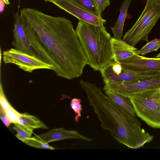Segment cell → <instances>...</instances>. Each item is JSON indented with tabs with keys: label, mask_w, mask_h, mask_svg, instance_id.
I'll return each mask as SVG.
<instances>
[{
	"label": "cell",
	"mask_w": 160,
	"mask_h": 160,
	"mask_svg": "<svg viewBox=\"0 0 160 160\" xmlns=\"http://www.w3.org/2000/svg\"><path fill=\"white\" fill-rule=\"evenodd\" d=\"M96 16L101 17L100 12L94 0H72Z\"/></svg>",
	"instance_id": "obj_17"
},
{
	"label": "cell",
	"mask_w": 160,
	"mask_h": 160,
	"mask_svg": "<svg viewBox=\"0 0 160 160\" xmlns=\"http://www.w3.org/2000/svg\"><path fill=\"white\" fill-rule=\"evenodd\" d=\"M132 0H124L121 5L120 14L117 21L114 26L111 28L112 31L113 37L121 39L123 29L127 14L129 5Z\"/></svg>",
	"instance_id": "obj_14"
},
{
	"label": "cell",
	"mask_w": 160,
	"mask_h": 160,
	"mask_svg": "<svg viewBox=\"0 0 160 160\" xmlns=\"http://www.w3.org/2000/svg\"><path fill=\"white\" fill-rule=\"evenodd\" d=\"M75 31L89 65L100 70L113 60L112 37L103 25H97L79 20Z\"/></svg>",
	"instance_id": "obj_3"
},
{
	"label": "cell",
	"mask_w": 160,
	"mask_h": 160,
	"mask_svg": "<svg viewBox=\"0 0 160 160\" xmlns=\"http://www.w3.org/2000/svg\"><path fill=\"white\" fill-rule=\"evenodd\" d=\"M6 115L12 123L19 122L20 113L12 107L5 110Z\"/></svg>",
	"instance_id": "obj_22"
},
{
	"label": "cell",
	"mask_w": 160,
	"mask_h": 160,
	"mask_svg": "<svg viewBox=\"0 0 160 160\" xmlns=\"http://www.w3.org/2000/svg\"><path fill=\"white\" fill-rule=\"evenodd\" d=\"M113 60L118 62L135 54L137 49L127 44L123 40L112 37L111 40Z\"/></svg>",
	"instance_id": "obj_13"
},
{
	"label": "cell",
	"mask_w": 160,
	"mask_h": 160,
	"mask_svg": "<svg viewBox=\"0 0 160 160\" xmlns=\"http://www.w3.org/2000/svg\"><path fill=\"white\" fill-rule=\"evenodd\" d=\"M160 57V52L158 53L156 56V58H159Z\"/></svg>",
	"instance_id": "obj_28"
},
{
	"label": "cell",
	"mask_w": 160,
	"mask_h": 160,
	"mask_svg": "<svg viewBox=\"0 0 160 160\" xmlns=\"http://www.w3.org/2000/svg\"><path fill=\"white\" fill-rule=\"evenodd\" d=\"M22 142L28 145L36 148L51 150L55 149L53 147L49 145L48 143L34 137L25 139Z\"/></svg>",
	"instance_id": "obj_20"
},
{
	"label": "cell",
	"mask_w": 160,
	"mask_h": 160,
	"mask_svg": "<svg viewBox=\"0 0 160 160\" xmlns=\"http://www.w3.org/2000/svg\"><path fill=\"white\" fill-rule=\"evenodd\" d=\"M21 23L37 57L58 76L80 77L88 60L72 22L32 8L20 11Z\"/></svg>",
	"instance_id": "obj_1"
},
{
	"label": "cell",
	"mask_w": 160,
	"mask_h": 160,
	"mask_svg": "<svg viewBox=\"0 0 160 160\" xmlns=\"http://www.w3.org/2000/svg\"><path fill=\"white\" fill-rule=\"evenodd\" d=\"M59 8L75 16L79 20L97 25H103L106 21L85 9L72 0H53Z\"/></svg>",
	"instance_id": "obj_8"
},
{
	"label": "cell",
	"mask_w": 160,
	"mask_h": 160,
	"mask_svg": "<svg viewBox=\"0 0 160 160\" xmlns=\"http://www.w3.org/2000/svg\"><path fill=\"white\" fill-rule=\"evenodd\" d=\"M104 82H128L142 79L157 74L158 72H137L124 69L118 74L113 73L108 65L100 70Z\"/></svg>",
	"instance_id": "obj_10"
},
{
	"label": "cell",
	"mask_w": 160,
	"mask_h": 160,
	"mask_svg": "<svg viewBox=\"0 0 160 160\" xmlns=\"http://www.w3.org/2000/svg\"><path fill=\"white\" fill-rule=\"evenodd\" d=\"M103 89L128 98L138 93L160 88V72L152 76L135 81L104 82Z\"/></svg>",
	"instance_id": "obj_6"
},
{
	"label": "cell",
	"mask_w": 160,
	"mask_h": 160,
	"mask_svg": "<svg viewBox=\"0 0 160 160\" xmlns=\"http://www.w3.org/2000/svg\"><path fill=\"white\" fill-rule=\"evenodd\" d=\"M81 101L79 98H74L71 100L70 103L71 108L75 113L74 120L77 123H78L81 116L82 110Z\"/></svg>",
	"instance_id": "obj_21"
},
{
	"label": "cell",
	"mask_w": 160,
	"mask_h": 160,
	"mask_svg": "<svg viewBox=\"0 0 160 160\" xmlns=\"http://www.w3.org/2000/svg\"><path fill=\"white\" fill-rule=\"evenodd\" d=\"M105 93L118 106L136 117L135 112L129 98L108 90L105 91Z\"/></svg>",
	"instance_id": "obj_15"
},
{
	"label": "cell",
	"mask_w": 160,
	"mask_h": 160,
	"mask_svg": "<svg viewBox=\"0 0 160 160\" xmlns=\"http://www.w3.org/2000/svg\"><path fill=\"white\" fill-rule=\"evenodd\" d=\"M46 2H51L53 0H44Z\"/></svg>",
	"instance_id": "obj_29"
},
{
	"label": "cell",
	"mask_w": 160,
	"mask_h": 160,
	"mask_svg": "<svg viewBox=\"0 0 160 160\" xmlns=\"http://www.w3.org/2000/svg\"><path fill=\"white\" fill-rule=\"evenodd\" d=\"M160 18V1L147 0L145 6L137 21L125 33L123 40L134 47L141 41L148 42V34Z\"/></svg>",
	"instance_id": "obj_4"
},
{
	"label": "cell",
	"mask_w": 160,
	"mask_h": 160,
	"mask_svg": "<svg viewBox=\"0 0 160 160\" xmlns=\"http://www.w3.org/2000/svg\"><path fill=\"white\" fill-rule=\"evenodd\" d=\"M3 58L5 63L17 65L25 71L31 73L35 70H52V66L38 57L31 55L15 48H11L3 52Z\"/></svg>",
	"instance_id": "obj_7"
},
{
	"label": "cell",
	"mask_w": 160,
	"mask_h": 160,
	"mask_svg": "<svg viewBox=\"0 0 160 160\" xmlns=\"http://www.w3.org/2000/svg\"><path fill=\"white\" fill-rule=\"evenodd\" d=\"M96 3L101 13L108 6L110 5L109 0H94Z\"/></svg>",
	"instance_id": "obj_24"
},
{
	"label": "cell",
	"mask_w": 160,
	"mask_h": 160,
	"mask_svg": "<svg viewBox=\"0 0 160 160\" xmlns=\"http://www.w3.org/2000/svg\"></svg>",
	"instance_id": "obj_30"
},
{
	"label": "cell",
	"mask_w": 160,
	"mask_h": 160,
	"mask_svg": "<svg viewBox=\"0 0 160 160\" xmlns=\"http://www.w3.org/2000/svg\"><path fill=\"white\" fill-rule=\"evenodd\" d=\"M160 48V39L155 38L148 42L139 50L135 51V53L143 56L154 51H157Z\"/></svg>",
	"instance_id": "obj_18"
},
{
	"label": "cell",
	"mask_w": 160,
	"mask_h": 160,
	"mask_svg": "<svg viewBox=\"0 0 160 160\" xmlns=\"http://www.w3.org/2000/svg\"><path fill=\"white\" fill-rule=\"evenodd\" d=\"M0 103L1 106L5 110L12 107L7 99L3 88L1 82L0 84Z\"/></svg>",
	"instance_id": "obj_23"
},
{
	"label": "cell",
	"mask_w": 160,
	"mask_h": 160,
	"mask_svg": "<svg viewBox=\"0 0 160 160\" xmlns=\"http://www.w3.org/2000/svg\"><path fill=\"white\" fill-rule=\"evenodd\" d=\"M5 3L3 0H0V12L2 13L4 10Z\"/></svg>",
	"instance_id": "obj_26"
},
{
	"label": "cell",
	"mask_w": 160,
	"mask_h": 160,
	"mask_svg": "<svg viewBox=\"0 0 160 160\" xmlns=\"http://www.w3.org/2000/svg\"><path fill=\"white\" fill-rule=\"evenodd\" d=\"M129 98L136 115L151 127L160 128V88L135 94Z\"/></svg>",
	"instance_id": "obj_5"
},
{
	"label": "cell",
	"mask_w": 160,
	"mask_h": 160,
	"mask_svg": "<svg viewBox=\"0 0 160 160\" xmlns=\"http://www.w3.org/2000/svg\"><path fill=\"white\" fill-rule=\"evenodd\" d=\"M80 84L101 122V127L109 131L118 142L137 149L152 141L153 136L141 128L136 117L118 106L94 84L82 80Z\"/></svg>",
	"instance_id": "obj_2"
},
{
	"label": "cell",
	"mask_w": 160,
	"mask_h": 160,
	"mask_svg": "<svg viewBox=\"0 0 160 160\" xmlns=\"http://www.w3.org/2000/svg\"><path fill=\"white\" fill-rule=\"evenodd\" d=\"M119 62L124 69L137 72H160V57L148 58L135 54Z\"/></svg>",
	"instance_id": "obj_9"
},
{
	"label": "cell",
	"mask_w": 160,
	"mask_h": 160,
	"mask_svg": "<svg viewBox=\"0 0 160 160\" xmlns=\"http://www.w3.org/2000/svg\"><path fill=\"white\" fill-rule=\"evenodd\" d=\"M0 118L3 122L7 127H8L12 123L6 116L5 110L1 106H0Z\"/></svg>",
	"instance_id": "obj_25"
},
{
	"label": "cell",
	"mask_w": 160,
	"mask_h": 160,
	"mask_svg": "<svg viewBox=\"0 0 160 160\" xmlns=\"http://www.w3.org/2000/svg\"><path fill=\"white\" fill-rule=\"evenodd\" d=\"M35 137L48 143L52 142L67 139L82 140L91 142L92 139L80 134L75 130H68L63 128L52 129L48 132L39 135H36Z\"/></svg>",
	"instance_id": "obj_12"
},
{
	"label": "cell",
	"mask_w": 160,
	"mask_h": 160,
	"mask_svg": "<svg viewBox=\"0 0 160 160\" xmlns=\"http://www.w3.org/2000/svg\"><path fill=\"white\" fill-rule=\"evenodd\" d=\"M19 123L33 129L39 128H48L38 118L25 113H20Z\"/></svg>",
	"instance_id": "obj_16"
},
{
	"label": "cell",
	"mask_w": 160,
	"mask_h": 160,
	"mask_svg": "<svg viewBox=\"0 0 160 160\" xmlns=\"http://www.w3.org/2000/svg\"><path fill=\"white\" fill-rule=\"evenodd\" d=\"M14 27L13 30V40L12 42V45L17 50L31 55L37 57L21 23L20 15L18 11L14 15Z\"/></svg>",
	"instance_id": "obj_11"
},
{
	"label": "cell",
	"mask_w": 160,
	"mask_h": 160,
	"mask_svg": "<svg viewBox=\"0 0 160 160\" xmlns=\"http://www.w3.org/2000/svg\"><path fill=\"white\" fill-rule=\"evenodd\" d=\"M5 3V4L6 5H8L10 4L8 0H3Z\"/></svg>",
	"instance_id": "obj_27"
},
{
	"label": "cell",
	"mask_w": 160,
	"mask_h": 160,
	"mask_svg": "<svg viewBox=\"0 0 160 160\" xmlns=\"http://www.w3.org/2000/svg\"><path fill=\"white\" fill-rule=\"evenodd\" d=\"M13 129L17 132L16 136L22 141L26 138L31 137L33 133V129L23 125L19 122L14 123Z\"/></svg>",
	"instance_id": "obj_19"
}]
</instances>
